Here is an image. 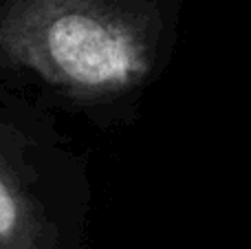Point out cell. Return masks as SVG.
<instances>
[{
	"instance_id": "cell-2",
	"label": "cell",
	"mask_w": 251,
	"mask_h": 249,
	"mask_svg": "<svg viewBox=\"0 0 251 249\" xmlns=\"http://www.w3.org/2000/svg\"><path fill=\"white\" fill-rule=\"evenodd\" d=\"M0 249H62L60 236L0 141Z\"/></svg>"
},
{
	"instance_id": "cell-1",
	"label": "cell",
	"mask_w": 251,
	"mask_h": 249,
	"mask_svg": "<svg viewBox=\"0 0 251 249\" xmlns=\"http://www.w3.org/2000/svg\"><path fill=\"white\" fill-rule=\"evenodd\" d=\"M0 57L71 93L126 88L146 71V49L110 0H4Z\"/></svg>"
}]
</instances>
